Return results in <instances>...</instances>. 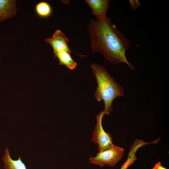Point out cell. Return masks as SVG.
I'll use <instances>...</instances> for the list:
<instances>
[{
  "label": "cell",
  "instance_id": "cell-1",
  "mask_svg": "<svg viewBox=\"0 0 169 169\" xmlns=\"http://www.w3.org/2000/svg\"><path fill=\"white\" fill-rule=\"evenodd\" d=\"M88 28L91 36V49L94 54L100 53L112 64L124 63L132 69L133 65L127 60L125 52L130 47L126 38L107 17L90 21Z\"/></svg>",
  "mask_w": 169,
  "mask_h": 169
},
{
  "label": "cell",
  "instance_id": "cell-2",
  "mask_svg": "<svg viewBox=\"0 0 169 169\" xmlns=\"http://www.w3.org/2000/svg\"><path fill=\"white\" fill-rule=\"evenodd\" d=\"M91 67L98 85L95 97L98 101H103L104 115H109L112 110V104L113 100L117 97L124 96L123 88L110 75L103 66L93 64Z\"/></svg>",
  "mask_w": 169,
  "mask_h": 169
},
{
  "label": "cell",
  "instance_id": "cell-3",
  "mask_svg": "<svg viewBox=\"0 0 169 169\" xmlns=\"http://www.w3.org/2000/svg\"><path fill=\"white\" fill-rule=\"evenodd\" d=\"M124 151V148L114 145L110 148L99 152L95 157L90 156L89 163L100 167L105 165L113 166L121 160Z\"/></svg>",
  "mask_w": 169,
  "mask_h": 169
},
{
  "label": "cell",
  "instance_id": "cell-4",
  "mask_svg": "<svg viewBox=\"0 0 169 169\" xmlns=\"http://www.w3.org/2000/svg\"><path fill=\"white\" fill-rule=\"evenodd\" d=\"M104 115L103 111L96 115L97 122L91 140V141L98 145L99 152L110 148L114 145L111 134L105 132L102 126V120Z\"/></svg>",
  "mask_w": 169,
  "mask_h": 169
},
{
  "label": "cell",
  "instance_id": "cell-5",
  "mask_svg": "<svg viewBox=\"0 0 169 169\" xmlns=\"http://www.w3.org/2000/svg\"><path fill=\"white\" fill-rule=\"evenodd\" d=\"M45 42L52 46L53 52L66 51L71 53L68 45L69 40L65 34L58 29L54 33L52 37L47 38Z\"/></svg>",
  "mask_w": 169,
  "mask_h": 169
},
{
  "label": "cell",
  "instance_id": "cell-6",
  "mask_svg": "<svg viewBox=\"0 0 169 169\" xmlns=\"http://www.w3.org/2000/svg\"><path fill=\"white\" fill-rule=\"evenodd\" d=\"M85 2L90 8L93 14L97 18L103 19L106 18V14L109 7V0H86Z\"/></svg>",
  "mask_w": 169,
  "mask_h": 169
},
{
  "label": "cell",
  "instance_id": "cell-7",
  "mask_svg": "<svg viewBox=\"0 0 169 169\" xmlns=\"http://www.w3.org/2000/svg\"><path fill=\"white\" fill-rule=\"evenodd\" d=\"M16 2L13 0H0V23L16 14Z\"/></svg>",
  "mask_w": 169,
  "mask_h": 169
},
{
  "label": "cell",
  "instance_id": "cell-8",
  "mask_svg": "<svg viewBox=\"0 0 169 169\" xmlns=\"http://www.w3.org/2000/svg\"><path fill=\"white\" fill-rule=\"evenodd\" d=\"M151 143H152V142L147 143L141 140L136 139L131 146L128 154L127 159L122 165L120 169H127L137 159L136 153L138 149L142 146Z\"/></svg>",
  "mask_w": 169,
  "mask_h": 169
},
{
  "label": "cell",
  "instance_id": "cell-9",
  "mask_svg": "<svg viewBox=\"0 0 169 169\" xmlns=\"http://www.w3.org/2000/svg\"><path fill=\"white\" fill-rule=\"evenodd\" d=\"M20 156L17 160L12 159L10 157V152L6 147L5 154L2 158L5 169H27L25 164L22 161Z\"/></svg>",
  "mask_w": 169,
  "mask_h": 169
},
{
  "label": "cell",
  "instance_id": "cell-10",
  "mask_svg": "<svg viewBox=\"0 0 169 169\" xmlns=\"http://www.w3.org/2000/svg\"><path fill=\"white\" fill-rule=\"evenodd\" d=\"M54 53L55 58L58 59L60 65H64L71 70L75 69L77 64L71 57V53L64 51Z\"/></svg>",
  "mask_w": 169,
  "mask_h": 169
},
{
  "label": "cell",
  "instance_id": "cell-11",
  "mask_svg": "<svg viewBox=\"0 0 169 169\" xmlns=\"http://www.w3.org/2000/svg\"><path fill=\"white\" fill-rule=\"evenodd\" d=\"M35 10L37 14L41 17L49 16L52 13V9L50 5L45 2H41L35 6Z\"/></svg>",
  "mask_w": 169,
  "mask_h": 169
},
{
  "label": "cell",
  "instance_id": "cell-12",
  "mask_svg": "<svg viewBox=\"0 0 169 169\" xmlns=\"http://www.w3.org/2000/svg\"><path fill=\"white\" fill-rule=\"evenodd\" d=\"M130 7L133 10H135L140 5V3L137 0H130Z\"/></svg>",
  "mask_w": 169,
  "mask_h": 169
},
{
  "label": "cell",
  "instance_id": "cell-13",
  "mask_svg": "<svg viewBox=\"0 0 169 169\" xmlns=\"http://www.w3.org/2000/svg\"><path fill=\"white\" fill-rule=\"evenodd\" d=\"M152 169H167V168L162 166L161 162L159 161L155 165Z\"/></svg>",
  "mask_w": 169,
  "mask_h": 169
}]
</instances>
